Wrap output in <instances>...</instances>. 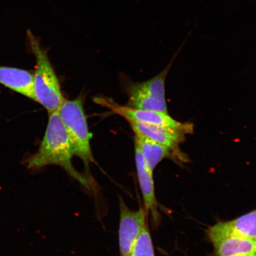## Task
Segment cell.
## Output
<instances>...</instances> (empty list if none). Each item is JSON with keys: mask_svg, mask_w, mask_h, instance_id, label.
I'll use <instances>...</instances> for the list:
<instances>
[{"mask_svg": "<svg viewBox=\"0 0 256 256\" xmlns=\"http://www.w3.org/2000/svg\"><path fill=\"white\" fill-rule=\"evenodd\" d=\"M210 240L234 234L256 239V209L229 222H218L208 232Z\"/></svg>", "mask_w": 256, "mask_h": 256, "instance_id": "9", "label": "cell"}, {"mask_svg": "<svg viewBox=\"0 0 256 256\" xmlns=\"http://www.w3.org/2000/svg\"><path fill=\"white\" fill-rule=\"evenodd\" d=\"M128 122L134 132L142 134L154 142L168 146L174 153L178 148V144L184 139L185 134L190 132L187 130L172 129L136 121H128Z\"/></svg>", "mask_w": 256, "mask_h": 256, "instance_id": "8", "label": "cell"}, {"mask_svg": "<svg viewBox=\"0 0 256 256\" xmlns=\"http://www.w3.org/2000/svg\"><path fill=\"white\" fill-rule=\"evenodd\" d=\"M256 256V254H252L251 256Z\"/></svg>", "mask_w": 256, "mask_h": 256, "instance_id": "14", "label": "cell"}, {"mask_svg": "<svg viewBox=\"0 0 256 256\" xmlns=\"http://www.w3.org/2000/svg\"><path fill=\"white\" fill-rule=\"evenodd\" d=\"M217 256H250L256 254V239L229 234L210 240Z\"/></svg>", "mask_w": 256, "mask_h": 256, "instance_id": "11", "label": "cell"}, {"mask_svg": "<svg viewBox=\"0 0 256 256\" xmlns=\"http://www.w3.org/2000/svg\"><path fill=\"white\" fill-rule=\"evenodd\" d=\"M130 256H155L153 243L150 234L148 224L140 233L134 246Z\"/></svg>", "mask_w": 256, "mask_h": 256, "instance_id": "13", "label": "cell"}, {"mask_svg": "<svg viewBox=\"0 0 256 256\" xmlns=\"http://www.w3.org/2000/svg\"><path fill=\"white\" fill-rule=\"evenodd\" d=\"M134 142L138 147L148 168L152 172L162 160L172 156V152H174L168 146L154 142L138 133H135Z\"/></svg>", "mask_w": 256, "mask_h": 256, "instance_id": "12", "label": "cell"}, {"mask_svg": "<svg viewBox=\"0 0 256 256\" xmlns=\"http://www.w3.org/2000/svg\"><path fill=\"white\" fill-rule=\"evenodd\" d=\"M94 102L96 104L108 108L114 113L123 117L128 122L136 121L139 122L156 124V126L184 130L190 131L193 129L192 124L179 122L172 118L168 114L163 112L138 110L122 106L113 99L106 97H96Z\"/></svg>", "mask_w": 256, "mask_h": 256, "instance_id": "5", "label": "cell"}, {"mask_svg": "<svg viewBox=\"0 0 256 256\" xmlns=\"http://www.w3.org/2000/svg\"><path fill=\"white\" fill-rule=\"evenodd\" d=\"M0 84L35 101L33 72L14 67L0 66Z\"/></svg>", "mask_w": 256, "mask_h": 256, "instance_id": "10", "label": "cell"}, {"mask_svg": "<svg viewBox=\"0 0 256 256\" xmlns=\"http://www.w3.org/2000/svg\"><path fill=\"white\" fill-rule=\"evenodd\" d=\"M48 114L49 118L43 140L38 151L26 160L27 168L32 170H38L48 166H60L80 184L89 188L92 186L91 181L74 168L71 144L58 111Z\"/></svg>", "mask_w": 256, "mask_h": 256, "instance_id": "1", "label": "cell"}, {"mask_svg": "<svg viewBox=\"0 0 256 256\" xmlns=\"http://www.w3.org/2000/svg\"><path fill=\"white\" fill-rule=\"evenodd\" d=\"M171 65L170 64L159 74L146 81L128 83L126 88L128 96L126 106L168 114L165 82Z\"/></svg>", "mask_w": 256, "mask_h": 256, "instance_id": "4", "label": "cell"}, {"mask_svg": "<svg viewBox=\"0 0 256 256\" xmlns=\"http://www.w3.org/2000/svg\"><path fill=\"white\" fill-rule=\"evenodd\" d=\"M120 220L119 246L120 256H130L134 246L147 224L144 208L131 210L121 198L120 200Z\"/></svg>", "mask_w": 256, "mask_h": 256, "instance_id": "6", "label": "cell"}, {"mask_svg": "<svg viewBox=\"0 0 256 256\" xmlns=\"http://www.w3.org/2000/svg\"><path fill=\"white\" fill-rule=\"evenodd\" d=\"M28 49L36 58L34 73V90L35 101L46 108L48 114L58 111L64 98L48 50L42 46L40 37L35 36L30 30L26 32Z\"/></svg>", "mask_w": 256, "mask_h": 256, "instance_id": "2", "label": "cell"}, {"mask_svg": "<svg viewBox=\"0 0 256 256\" xmlns=\"http://www.w3.org/2000/svg\"><path fill=\"white\" fill-rule=\"evenodd\" d=\"M58 112L68 135L73 155L81 159L85 167L88 168L90 163L95 162V160L82 97L72 100L64 99Z\"/></svg>", "mask_w": 256, "mask_h": 256, "instance_id": "3", "label": "cell"}, {"mask_svg": "<svg viewBox=\"0 0 256 256\" xmlns=\"http://www.w3.org/2000/svg\"><path fill=\"white\" fill-rule=\"evenodd\" d=\"M135 156L137 176L142 194L144 209L147 214L151 213L153 222L156 224L160 220V214L155 194L153 172L148 168L142 152L136 145Z\"/></svg>", "mask_w": 256, "mask_h": 256, "instance_id": "7", "label": "cell"}]
</instances>
